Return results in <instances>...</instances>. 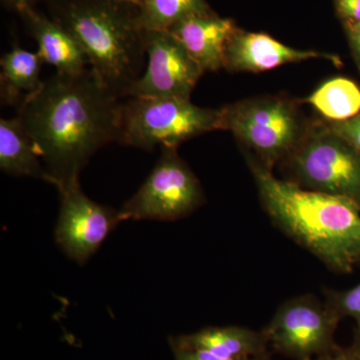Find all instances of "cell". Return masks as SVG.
<instances>
[{"mask_svg":"<svg viewBox=\"0 0 360 360\" xmlns=\"http://www.w3.org/2000/svg\"><path fill=\"white\" fill-rule=\"evenodd\" d=\"M122 96L86 68L56 72L18 108V118L41 158L47 182L58 187L79 179L96 151L120 137Z\"/></svg>","mask_w":360,"mask_h":360,"instance_id":"cell-1","label":"cell"},{"mask_svg":"<svg viewBox=\"0 0 360 360\" xmlns=\"http://www.w3.org/2000/svg\"><path fill=\"white\" fill-rule=\"evenodd\" d=\"M265 210L274 224L338 274L360 264V206L349 198L302 189L251 163Z\"/></svg>","mask_w":360,"mask_h":360,"instance_id":"cell-2","label":"cell"},{"mask_svg":"<svg viewBox=\"0 0 360 360\" xmlns=\"http://www.w3.org/2000/svg\"><path fill=\"white\" fill-rule=\"evenodd\" d=\"M52 20L72 35L92 68L122 97L139 79L146 30L139 7L120 0H51Z\"/></svg>","mask_w":360,"mask_h":360,"instance_id":"cell-3","label":"cell"},{"mask_svg":"<svg viewBox=\"0 0 360 360\" xmlns=\"http://www.w3.org/2000/svg\"><path fill=\"white\" fill-rule=\"evenodd\" d=\"M123 101L118 143L151 151L177 148L193 137L222 129L220 110L196 106L180 97H127Z\"/></svg>","mask_w":360,"mask_h":360,"instance_id":"cell-4","label":"cell"},{"mask_svg":"<svg viewBox=\"0 0 360 360\" xmlns=\"http://www.w3.org/2000/svg\"><path fill=\"white\" fill-rule=\"evenodd\" d=\"M177 148H161V155L141 188L120 210L123 220L174 221L205 202L198 177L177 155Z\"/></svg>","mask_w":360,"mask_h":360,"instance_id":"cell-5","label":"cell"},{"mask_svg":"<svg viewBox=\"0 0 360 360\" xmlns=\"http://www.w3.org/2000/svg\"><path fill=\"white\" fill-rule=\"evenodd\" d=\"M288 158L303 186L349 198L360 206V153L329 127L298 142Z\"/></svg>","mask_w":360,"mask_h":360,"instance_id":"cell-6","label":"cell"},{"mask_svg":"<svg viewBox=\"0 0 360 360\" xmlns=\"http://www.w3.org/2000/svg\"><path fill=\"white\" fill-rule=\"evenodd\" d=\"M222 129L231 130L270 168L290 155L300 142V123L293 106L279 98L255 99L225 106Z\"/></svg>","mask_w":360,"mask_h":360,"instance_id":"cell-7","label":"cell"},{"mask_svg":"<svg viewBox=\"0 0 360 360\" xmlns=\"http://www.w3.org/2000/svg\"><path fill=\"white\" fill-rule=\"evenodd\" d=\"M342 319L314 295L291 298L276 310L264 331L269 347L295 360H314L335 347Z\"/></svg>","mask_w":360,"mask_h":360,"instance_id":"cell-8","label":"cell"},{"mask_svg":"<svg viewBox=\"0 0 360 360\" xmlns=\"http://www.w3.org/2000/svg\"><path fill=\"white\" fill-rule=\"evenodd\" d=\"M60 208L56 241L78 264H86L122 222L120 210L101 205L82 191L79 179L58 187Z\"/></svg>","mask_w":360,"mask_h":360,"instance_id":"cell-9","label":"cell"},{"mask_svg":"<svg viewBox=\"0 0 360 360\" xmlns=\"http://www.w3.org/2000/svg\"><path fill=\"white\" fill-rule=\"evenodd\" d=\"M148 68L125 97H180L191 92L205 70L167 30L146 32Z\"/></svg>","mask_w":360,"mask_h":360,"instance_id":"cell-10","label":"cell"},{"mask_svg":"<svg viewBox=\"0 0 360 360\" xmlns=\"http://www.w3.org/2000/svg\"><path fill=\"white\" fill-rule=\"evenodd\" d=\"M312 58L328 59L335 65H340V59L335 56L312 51H298L264 33L236 30L225 47L224 68L233 71L260 72Z\"/></svg>","mask_w":360,"mask_h":360,"instance_id":"cell-11","label":"cell"},{"mask_svg":"<svg viewBox=\"0 0 360 360\" xmlns=\"http://www.w3.org/2000/svg\"><path fill=\"white\" fill-rule=\"evenodd\" d=\"M236 30L233 21L210 13L187 18L167 32L179 40L205 72L224 68L225 47Z\"/></svg>","mask_w":360,"mask_h":360,"instance_id":"cell-12","label":"cell"},{"mask_svg":"<svg viewBox=\"0 0 360 360\" xmlns=\"http://www.w3.org/2000/svg\"><path fill=\"white\" fill-rule=\"evenodd\" d=\"M18 13L39 45L40 58L54 66L56 72L77 75L89 68V59L77 40L56 20L37 13L30 4Z\"/></svg>","mask_w":360,"mask_h":360,"instance_id":"cell-13","label":"cell"},{"mask_svg":"<svg viewBox=\"0 0 360 360\" xmlns=\"http://www.w3.org/2000/svg\"><path fill=\"white\" fill-rule=\"evenodd\" d=\"M172 349L205 350L224 359L269 357V343L262 330L241 326H210L169 338Z\"/></svg>","mask_w":360,"mask_h":360,"instance_id":"cell-14","label":"cell"},{"mask_svg":"<svg viewBox=\"0 0 360 360\" xmlns=\"http://www.w3.org/2000/svg\"><path fill=\"white\" fill-rule=\"evenodd\" d=\"M0 169L11 176L47 182L41 158L18 116L0 120Z\"/></svg>","mask_w":360,"mask_h":360,"instance_id":"cell-15","label":"cell"},{"mask_svg":"<svg viewBox=\"0 0 360 360\" xmlns=\"http://www.w3.org/2000/svg\"><path fill=\"white\" fill-rule=\"evenodd\" d=\"M44 60L39 52L26 51L15 45L0 59V94L2 103H22L42 86L40 71Z\"/></svg>","mask_w":360,"mask_h":360,"instance_id":"cell-16","label":"cell"},{"mask_svg":"<svg viewBox=\"0 0 360 360\" xmlns=\"http://www.w3.org/2000/svg\"><path fill=\"white\" fill-rule=\"evenodd\" d=\"M307 101L329 120L345 122L360 112V89L352 80L338 77L321 85Z\"/></svg>","mask_w":360,"mask_h":360,"instance_id":"cell-17","label":"cell"},{"mask_svg":"<svg viewBox=\"0 0 360 360\" xmlns=\"http://www.w3.org/2000/svg\"><path fill=\"white\" fill-rule=\"evenodd\" d=\"M210 13L205 0H144L139 7V22L146 32L168 30L187 18Z\"/></svg>","mask_w":360,"mask_h":360,"instance_id":"cell-18","label":"cell"},{"mask_svg":"<svg viewBox=\"0 0 360 360\" xmlns=\"http://www.w3.org/2000/svg\"><path fill=\"white\" fill-rule=\"evenodd\" d=\"M326 303L341 319H350L360 329V283L345 290H326Z\"/></svg>","mask_w":360,"mask_h":360,"instance_id":"cell-19","label":"cell"},{"mask_svg":"<svg viewBox=\"0 0 360 360\" xmlns=\"http://www.w3.org/2000/svg\"><path fill=\"white\" fill-rule=\"evenodd\" d=\"M329 129L360 153V112L350 120L333 123Z\"/></svg>","mask_w":360,"mask_h":360,"instance_id":"cell-20","label":"cell"},{"mask_svg":"<svg viewBox=\"0 0 360 360\" xmlns=\"http://www.w3.org/2000/svg\"><path fill=\"white\" fill-rule=\"evenodd\" d=\"M175 360H267L269 357H251V359H224L219 355L210 354L205 350L184 349L174 348L172 349Z\"/></svg>","mask_w":360,"mask_h":360,"instance_id":"cell-21","label":"cell"},{"mask_svg":"<svg viewBox=\"0 0 360 360\" xmlns=\"http://www.w3.org/2000/svg\"><path fill=\"white\" fill-rule=\"evenodd\" d=\"M336 8L347 26L360 23V0H336Z\"/></svg>","mask_w":360,"mask_h":360,"instance_id":"cell-22","label":"cell"},{"mask_svg":"<svg viewBox=\"0 0 360 360\" xmlns=\"http://www.w3.org/2000/svg\"><path fill=\"white\" fill-rule=\"evenodd\" d=\"M314 360H360L352 347H341L335 345L333 349L319 355Z\"/></svg>","mask_w":360,"mask_h":360,"instance_id":"cell-23","label":"cell"},{"mask_svg":"<svg viewBox=\"0 0 360 360\" xmlns=\"http://www.w3.org/2000/svg\"><path fill=\"white\" fill-rule=\"evenodd\" d=\"M347 30L348 33H349L350 44H352L355 61H356V65L360 70V23L347 26Z\"/></svg>","mask_w":360,"mask_h":360,"instance_id":"cell-24","label":"cell"},{"mask_svg":"<svg viewBox=\"0 0 360 360\" xmlns=\"http://www.w3.org/2000/svg\"><path fill=\"white\" fill-rule=\"evenodd\" d=\"M4 6L8 7V8L14 9V11L20 13L21 9L28 4H30V0H2Z\"/></svg>","mask_w":360,"mask_h":360,"instance_id":"cell-25","label":"cell"},{"mask_svg":"<svg viewBox=\"0 0 360 360\" xmlns=\"http://www.w3.org/2000/svg\"><path fill=\"white\" fill-rule=\"evenodd\" d=\"M350 347L354 349L355 354H356L357 356L360 359V329L356 328L354 331V341H352V345H350Z\"/></svg>","mask_w":360,"mask_h":360,"instance_id":"cell-26","label":"cell"},{"mask_svg":"<svg viewBox=\"0 0 360 360\" xmlns=\"http://www.w3.org/2000/svg\"><path fill=\"white\" fill-rule=\"evenodd\" d=\"M120 1L127 2V4H132V6L139 7L142 4H143L144 0H120Z\"/></svg>","mask_w":360,"mask_h":360,"instance_id":"cell-27","label":"cell"},{"mask_svg":"<svg viewBox=\"0 0 360 360\" xmlns=\"http://www.w3.org/2000/svg\"><path fill=\"white\" fill-rule=\"evenodd\" d=\"M30 1H32V0H30Z\"/></svg>","mask_w":360,"mask_h":360,"instance_id":"cell-28","label":"cell"},{"mask_svg":"<svg viewBox=\"0 0 360 360\" xmlns=\"http://www.w3.org/2000/svg\"><path fill=\"white\" fill-rule=\"evenodd\" d=\"M267 360H270V359H267Z\"/></svg>","mask_w":360,"mask_h":360,"instance_id":"cell-29","label":"cell"}]
</instances>
